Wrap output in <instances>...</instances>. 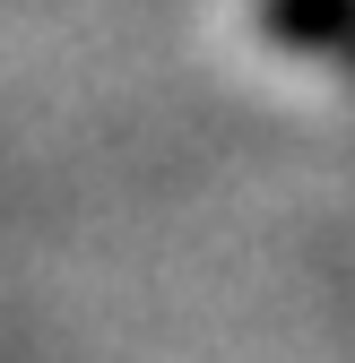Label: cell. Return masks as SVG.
Wrapping results in <instances>:
<instances>
[{
    "label": "cell",
    "instance_id": "obj_1",
    "mask_svg": "<svg viewBox=\"0 0 355 363\" xmlns=\"http://www.w3.org/2000/svg\"><path fill=\"white\" fill-rule=\"evenodd\" d=\"M269 35L286 43V52L355 69V0H269Z\"/></svg>",
    "mask_w": 355,
    "mask_h": 363
}]
</instances>
